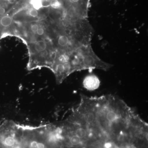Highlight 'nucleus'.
<instances>
[{"mask_svg":"<svg viewBox=\"0 0 148 148\" xmlns=\"http://www.w3.org/2000/svg\"><path fill=\"white\" fill-rule=\"evenodd\" d=\"M19 148H57L53 123L22 127Z\"/></svg>","mask_w":148,"mask_h":148,"instance_id":"1","label":"nucleus"},{"mask_svg":"<svg viewBox=\"0 0 148 148\" xmlns=\"http://www.w3.org/2000/svg\"><path fill=\"white\" fill-rule=\"evenodd\" d=\"M101 84V81L97 76L90 74L85 77L83 81L84 87L87 90L92 91L98 89Z\"/></svg>","mask_w":148,"mask_h":148,"instance_id":"2","label":"nucleus"},{"mask_svg":"<svg viewBox=\"0 0 148 148\" xmlns=\"http://www.w3.org/2000/svg\"><path fill=\"white\" fill-rule=\"evenodd\" d=\"M30 47L33 53L39 55L47 51L48 43L44 40H37L31 42Z\"/></svg>","mask_w":148,"mask_h":148,"instance_id":"3","label":"nucleus"},{"mask_svg":"<svg viewBox=\"0 0 148 148\" xmlns=\"http://www.w3.org/2000/svg\"><path fill=\"white\" fill-rule=\"evenodd\" d=\"M50 5L52 8L58 10H64V4L61 0H51Z\"/></svg>","mask_w":148,"mask_h":148,"instance_id":"4","label":"nucleus"},{"mask_svg":"<svg viewBox=\"0 0 148 148\" xmlns=\"http://www.w3.org/2000/svg\"><path fill=\"white\" fill-rule=\"evenodd\" d=\"M30 3L33 8L37 10L43 7L42 0H31Z\"/></svg>","mask_w":148,"mask_h":148,"instance_id":"5","label":"nucleus"},{"mask_svg":"<svg viewBox=\"0 0 148 148\" xmlns=\"http://www.w3.org/2000/svg\"><path fill=\"white\" fill-rule=\"evenodd\" d=\"M40 25L37 23H34L30 25V29L31 30V32L34 33V34H36L38 29L39 28Z\"/></svg>","mask_w":148,"mask_h":148,"instance_id":"6","label":"nucleus"},{"mask_svg":"<svg viewBox=\"0 0 148 148\" xmlns=\"http://www.w3.org/2000/svg\"><path fill=\"white\" fill-rule=\"evenodd\" d=\"M28 14L31 17L35 18V17H37V16H38V12L36 10L32 8L28 11Z\"/></svg>","mask_w":148,"mask_h":148,"instance_id":"7","label":"nucleus"},{"mask_svg":"<svg viewBox=\"0 0 148 148\" xmlns=\"http://www.w3.org/2000/svg\"><path fill=\"white\" fill-rule=\"evenodd\" d=\"M45 34V30L44 28L42 26H40L37 32L36 35L38 36L41 37L43 36Z\"/></svg>","mask_w":148,"mask_h":148,"instance_id":"8","label":"nucleus"},{"mask_svg":"<svg viewBox=\"0 0 148 148\" xmlns=\"http://www.w3.org/2000/svg\"><path fill=\"white\" fill-rule=\"evenodd\" d=\"M124 148H138V147L133 143H129L125 145Z\"/></svg>","mask_w":148,"mask_h":148,"instance_id":"9","label":"nucleus"}]
</instances>
